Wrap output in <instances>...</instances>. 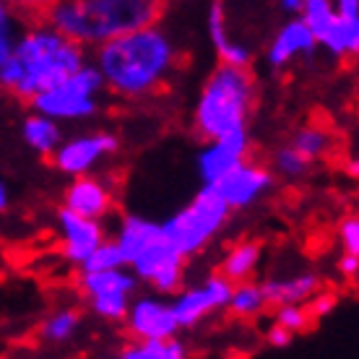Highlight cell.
I'll return each instance as SVG.
<instances>
[{
    "mask_svg": "<svg viewBox=\"0 0 359 359\" xmlns=\"http://www.w3.org/2000/svg\"><path fill=\"white\" fill-rule=\"evenodd\" d=\"M276 6H278V11H281V13H287L289 18H297L299 13H302L305 0H278Z\"/></svg>",
    "mask_w": 359,
    "mask_h": 359,
    "instance_id": "d590c367",
    "label": "cell"
},
{
    "mask_svg": "<svg viewBox=\"0 0 359 359\" xmlns=\"http://www.w3.org/2000/svg\"><path fill=\"white\" fill-rule=\"evenodd\" d=\"M339 273L346 278H357L359 273V255H346V252H341V258H339Z\"/></svg>",
    "mask_w": 359,
    "mask_h": 359,
    "instance_id": "e575fe53",
    "label": "cell"
},
{
    "mask_svg": "<svg viewBox=\"0 0 359 359\" xmlns=\"http://www.w3.org/2000/svg\"><path fill=\"white\" fill-rule=\"evenodd\" d=\"M250 154V133L237 130L219 141H208L201 146L196 156V172L201 177V188H214L219 180H224L240 164L248 162Z\"/></svg>",
    "mask_w": 359,
    "mask_h": 359,
    "instance_id": "8fae6325",
    "label": "cell"
},
{
    "mask_svg": "<svg viewBox=\"0 0 359 359\" xmlns=\"http://www.w3.org/2000/svg\"><path fill=\"white\" fill-rule=\"evenodd\" d=\"M11 208V193H8V185L0 180V214H6Z\"/></svg>",
    "mask_w": 359,
    "mask_h": 359,
    "instance_id": "8d00e7d4",
    "label": "cell"
},
{
    "mask_svg": "<svg viewBox=\"0 0 359 359\" xmlns=\"http://www.w3.org/2000/svg\"><path fill=\"white\" fill-rule=\"evenodd\" d=\"M315 50H318V45L302 24V18H287L266 47V63L273 71H284L289 63H294L299 57H310Z\"/></svg>",
    "mask_w": 359,
    "mask_h": 359,
    "instance_id": "5bb4252c",
    "label": "cell"
},
{
    "mask_svg": "<svg viewBox=\"0 0 359 359\" xmlns=\"http://www.w3.org/2000/svg\"><path fill=\"white\" fill-rule=\"evenodd\" d=\"M63 208L81 219H89V222H102L115 208L112 182L99 175L71 180L68 188L63 190Z\"/></svg>",
    "mask_w": 359,
    "mask_h": 359,
    "instance_id": "4fadbf2b",
    "label": "cell"
},
{
    "mask_svg": "<svg viewBox=\"0 0 359 359\" xmlns=\"http://www.w3.org/2000/svg\"><path fill=\"white\" fill-rule=\"evenodd\" d=\"M229 294H232V284L222 278L219 273H211L206 276L198 287H188L177 292L172 297V313H175V320H177L180 331L185 328H196L201 325L206 318H211L219 310H226L229 305Z\"/></svg>",
    "mask_w": 359,
    "mask_h": 359,
    "instance_id": "ba28073f",
    "label": "cell"
},
{
    "mask_svg": "<svg viewBox=\"0 0 359 359\" xmlns=\"http://www.w3.org/2000/svg\"><path fill=\"white\" fill-rule=\"evenodd\" d=\"M175 263H185V261H182L164 240H156L151 248H146V250L128 266V271L133 273L138 284H149V287H151L154 278L159 276V273H164V271L170 269V266H175Z\"/></svg>",
    "mask_w": 359,
    "mask_h": 359,
    "instance_id": "603a6c76",
    "label": "cell"
},
{
    "mask_svg": "<svg viewBox=\"0 0 359 359\" xmlns=\"http://www.w3.org/2000/svg\"><path fill=\"white\" fill-rule=\"evenodd\" d=\"M63 126H57L53 120H47L42 115L29 112L21 123V141L39 156H53L57 151V146L63 144Z\"/></svg>",
    "mask_w": 359,
    "mask_h": 359,
    "instance_id": "44dd1931",
    "label": "cell"
},
{
    "mask_svg": "<svg viewBox=\"0 0 359 359\" xmlns=\"http://www.w3.org/2000/svg\"><path fill=\"white\" fill-rule=\"evenodd\" d=\"M344 170H346V175H349L351 180H357L359 177V159H357V156H351Z\"/></svg>",
    "mask_w": 359,
    "mask_h": 359,
    "instance_id": "74e56055",
    "label": "cell"
},
{
    "mask_svg": "<svg viewBox=\"0 0 359 359\" xmlns=\"http://www.w3.org/2000/svg\"><path fill=\"white\" fill-rule=\"evenodd\" d=\"M162 11L164 6L156 0H57L47 6L45 24L86 50L156 27Z\"/></svg>",
    "mask_w": 359,
    "mask_h": 359,
    "instance_id": "3957f363",
    "label": "cell"
},
{
    "mask_svg": "<svg viewBox=\"0 0 359 359\" xmlns=\"http://www.w3.org/2000/svg\"><path fill=\"white\" fill-rule=\"evenodd\" d=\"M266 305H307L320 292V276L315 271H297L287 276H271L261 284Z\"/></svg>",
    "mask_w": 359,
    "mask_h": 359,
    "instance_id": "2e32d148",
    "label": "cell"
},
{
    "mask_svg": "<svg viewBox=\"0 0 359 359\" xmlns=\"http://www.w3.org/2000/svg\"><path fill=\"white\" fill-rule=\"evenodd\" d=\"M299 18L307 27V32L313 34L315 45L320 47L325 42V36H328V32L333 29V24H336V11H333L331 0H305Z\"/></svg>",
    "mask_w": 359,
    "mask_h": 359,
    "instance_id": "4316f807",
    "label": "cell"
},
{
    "mask_svg": "<svg viewBox=\"0 0 359 359\" xmlns=\"http://www.w3.org/2000/svg\"><path fill=\"white\" fill-rule=\"evenodd\" d=\"M109 359H188V344L172 341H128Z\"/></svg>",
    "mask_w": 359,
    "mask_h": 359,
    "instance_id": "cb8c5ba5",
    "label": "cell"
},
{
    "mask_svg": "<svg viewBox=\"0 0 359 359\" xmlns=\"http://www.w3.org/2000/svg\"><path fill=\"white\" fill-rule=\"evenodd\" d=\"M104 91L102 76L91 63L65 79L60 86L47 91L42 97L32 99V112L42 115L53 123H83L99 112V94Z\"/></svg>",
    "mask_w": 359,
    "mask_h": 359,
    "instance_id": "8992f818",
    "label": "cell"
},
{
    "mask_svg": "<svg viewBox=\"0 0 359 359\" xmlns=\"http://www.w3.org/2000/svg\"><path fill=\"white\" fill-rule=\"evenodd\" d=\"M115 269H126V263H123V258H120L115 243L107 237V240L99 245L97 250L83 261L81 273H102V271H115Z\"/></svg>",
    "mask_w": 359,
    "mask_h": 359,
    "instance_id": "f546056e",
    "label": "cell"
},
{
    "mask_svg": "<svg viewBox=\"0 0 359 359\" xmlns=\"http://www.w3.org/2000/svg\"><path fill=\"white\" fill-rule=\"evenodd\" d=\"M126 331L133 341H172L180 336V325L172 313V302L159 294H135L126 315Z\"/></svg>",
    "mask_w": 359,
    "mask_h": 359,
    "instance_id": "9c48e42d",
    "label": "cell"
},
{
    "mask_svg": "<svg viewBox=\"0 0 359 359\" xmlns=\"http://www.w3.org/2000/svg\"><path fill=\"white\" fill-rule=\"evenodd\" d=\"M229 216L232 211L219 201L214 188H201L188 206H182L159 224L162 240L182 261H188L214 243L226 226Z\"/></svg>",
    "mask_w": 359,
    "mask_h": 359,
    "instance_id": "5b68a950",
    "label": "cell"
},
{
    "mask_svg": "<svg viewBox=\"0 0 359 359\" xmlns=\"http://www.w3.org/2000/svg\"><path fill=\"white\" fill-rule=\"evenodd\" d=\"M333 11H336V24L320 47L336 60L354 57L359 53V3L357 0H339V3H333Z\"/></svg>",
    "mask_w": 359,
    "mask_h": 359,
    "instance_id": "ac0fdd59",
    "label": "cell"
},
{
    "mask_svg": "<svg viewBox=\"0 0 359 359\" xmlns=\"http://www.w3.org/2000/svg\"><path fill=\"white\" fill-rule=\"evenodd\" d=\"M273 323L281 325L292 336H297V333H305L313 325V320H310V315L302 305H281L273 313Z\"/></svg>",
    "mask_w": 359,
    "mask_h": 359,
    "instance_id": "4dcf8cb0",
    "label": "cell"
},
{
    "mask_svg": "<svg viewBox=\"0 0 359 359\" xmlns=\"http://www.w3.org/2000/svg\"><path fill=\"white\" fill-rule=\"evenodd\" d=\"M266 341H269V346H273V349H287L289 344L294 341V336L289 331H284L281 325L271 323L269 328H266Z\"/></svg>",
    "mask_w": 359,
    "mask_h": 359,
    "instance_id": "836d02e7",
    "label": "cell"
},
{
    "mask_svg": "<svg viewBox=\"0 0 359 359\" xmlns=\"http://www.w3.org/2000/svg\"><path fill=\"white\" fill-rule=\"evenodd\" d=\"M206 32H208V39H211L216 55H219V65L240 68V71H250L252 50L248 45H243V42H234L232 36H229L224 3H211V6H208Z\"/></svg>",
    "mask_w": 359,
    "mask_h": 359,
    "instance_id": "9a60e30c",
    "label": "cell"
},
{
    "mask_svg": "<svg viewBox=\"0 0 359 359\" xmlns=\"http://www.w3.org/2000/svg\"><path fill=\"white\" fill-rule=\"evenodd\" d=\"M83 65V47L73 45L47 24H34L21 32L13 55L0 68V89L32 102L60 86Z\"/></svg>",
    "mask_w": 359,
    "mask_h": 359,
    "instance_id": "7a4b0ae2",
    "label": "cell"
},
{
    "mask_svg": "<svg viewBox=\"0 0 359 359\" xmlns=\"http://www.w3.org/2000/svg\"><path fill=\"white\" fill-rule=\"evenodd\" d=\"M81 310L73 305L65 307H55L53 313L42 318V323L36 328V336L45 344H53V346H60V344H68L76 339V333L81 331Z\"/></svg>",
    "mask_w": 359,
    "mask_h": 359,
    "instance_id": "7402d4cb",
    "label": "cell"
},
{
    "mask_svg": "<svg viewBox=\"0 0 359 359\" xmlns=\"http://www.w3.org/2000/svg\"><path fill=\"white\" fill-rule=\"evenodd\" d=\"M271 172L284 180H299L310 172V162L302 159V156L287 144V146H278L276 149V154H273V170Z\"/></svg>",
    "mask_w": 359,
    "mask_h": 359,
    "instance_id": "f1b7e54d",
    "label": "cell"
},
{
    "mask_svg": "<svg viewBox=\"0 0 359 359\" xmlns=\"http://www.w3.org/2000/svg\"><path fill=\"white\" fill-rule=\"evenodd\" d=\"M156 240H162L159 222H151V219L138 216V214L123 216L120 224H117L115 237H112V243H115L120 258L126 263V269L146 250V248H151Z\"/></svg>",
    "mask_w": 359,
    "mask_h": 359,
    "instance_id": "e0dca14e",
    "label": "cell"
},
{
    "mask_svg": "<svg viewBox=\"0 0 359 359\" xmlns=\"http://www.w3.org/2000/svg\"><path fill=\"white\" fill-rule=\"evenodd\" d=\"M138 281L128 269L102 271V273H81L79 289L83 292L86 302L89 299H107V297H128L133 299L138 294Z\"/></svg>",
    "mask_w": 359,
    "mask_h": 359,
    "instance_id": "d6986e66",
    "label": "cell"
},
{
    "mask_svg": "<svg viewBox=\"0 0 359 359\" xmlns=\"http://www.w3.org/2000/svg\"><path fill=\"white\" fill-rule=\"evenodd\" d=\"M266 297L261 292V284L255 281H245V284H234L232 294H229V305L226 310L234 315V318H243V320H250V318H258V315L266 310Z\"/></svg>",
    "mask_w": 359,
    "mask_h": 359,
    "instance_id": "484cf974",
    "label": "cell"
},
{
    "mask_svg": "<svg viewBox=\"0 0 359 359\" xmlns=\"http://www.w3.org/2000/svg\"><path fill=\"white\" fill-rule=\"evenodd\" d=\"M289 146H292L302 159H307V162L313 164V162H318V159H323L325 154L331 151L333 135L320 126H302L294 130Z\"/></svg>",
    "mask_w": 359,
    "mask_h": 359,
    "instance_id": "d4e9b609",
    "label": "cell"
},
{
    "mask_svg": "<svg viewBox=\"0 0 359 359\" xmlns=\"http://www.w3.org/2000/svg\"><path fill=\"white\" fill-rule=\"evenodd\" d=\"M339 243H341V252L359 255V219L354 214L344 216L339 222Z\"/></svg>",
    "mask_w": 359,
    "mask_h": 359,
    "instance_id": "1f68e13d",
    "label": "cell"
},
{
    "mask_svg": "<svg viewBox=\"0 0 359 359\" xmlns=\"http://www.w3.org/2000/svg\"><path fill=\"white\" fill-rule=\"evenodd\" d=\"M336 305H339V297L333 294V292H318L305 305V310L310 315V320H320L325 315H331L336 310Z\"/></svg>",
    "mask_w": 359,
    "mask_h": 359,
    "instance_id": "d6a6232c",
    "label": "cell"
},
{
    "mask_svg": "<svg viewBox=\"0 0 359 359\" xmlns=\"http://www.w3.org/2000/svg\"><path fill=\"white\" fill-rule=\"evenodd\" d=\"M180 63L175 39L162 24L123 34L97 47L94 68L109 94L120 99H144L164 89Z\"/></svg>",
    "mask_w": 359,
    "mask_h": 359,
    "instance_id": "6da1fadb",
    "label": "cell"
},
{
    "mask_svg": "<svg viewBox=\"0 0 359 359\" xmlns=\"http://www.w3.org/2000/svg\"><path fill=\"white\" fill-rule=\"evenodd\" d=\"M273 185H276V175L269 167L248 159L234 172H229L224 180H219L214 185V193L229 211H243L269 196Z\"/></svg>",
    "mask_w": 359,
    "mask_h": 359,
    "instance_id": "30bf717a",
    "label": "cell"
},
{
    "mask_svg": "<svg viewBox=\"0 0 359 359\" xmlns=\"http://www.w3.org/2000/svg\"><path fill=\"white\" fill-rule=\"evenodd\" d=\"M55 226L60 234V255L76 269H81L83 261L107 240V229L102 222L81 219V216L65 211L63 206L55 214Z\"/></svg>",
    "mask_w": 359,
    "mask_h": 359,
    "instance_id": "7c38bea8",
    "label": "cell"
},
{
    "mask_svg": "<svg viewBox=\"0 0 359 359\" xmlns=\"http://www.w3.org/2000/svg\"><path fill=\"white\" fill-rule=\"evenodd\" d=\"M120 151V138L109 130H94V133H79L63 138L53 154L55 170L65 177H86L99 164Z\"/></svg>",
    "mask_w": 359,
    "mask_h": 359,
    "instance_id": "52a82bcc",
    "label": "cell"
},
{
    "mask_svg": "<svg viewBox=\"0 0 359 359\" xmlns=\"http://www.w3.org/2000/svg\"><path fill=\"white\" fill-rule=\"evenodd\" d=\"M21 32H24V27H21L16 8L6 0H0V68L13 55V47H16Z\"/></svg>",
    "mask_w": 359,
    "mask_h": 359,
    "instance_id": "83f0119b",
    "label": "cell"
},
{
    "mask_svg": "<svg viewBox=\"0 0 359 359\" xmlns=\"http://www.w3.org/2000/svg\"><path fill=\"white\" fill-rule=\"evenodd\" d=\"M263 258V245L258 240H243V243H234L229 250L224 252L222 258V266H219V276L226 278L229 284H245V281H252L255 271L261 266Z\"/></svg>",
    "mask_w": 359,
    "mask_h": 359,
    "instance_id": "ffe728a7",
    "label": "cell"
},
{
    "mask_svg": "<svg viewBox=\"0 0 359 359\" xmlns=\"http://www.w3.org/2000/svg\"><path fill=\"white\" fill-rule=\"evenodd\" d=\"M255 97H258V86L250 71L216 65L208 73L193 104V115H190L193 133L203 144H208L237 130H248Z\"/></svg>",
    "mask_w": 359,
    "mask_h": 359,
    "instance_id": "277c9868",
    "label": "cell"
}]
</instances>
